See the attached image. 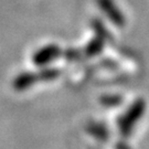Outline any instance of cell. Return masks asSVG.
Listing matches in <instances>:
<instances>
[{
	"mask_svg": "<svg viewBox=\"0 0 149 149\" xmlns=\"http://www.w3.org/2000/svg\"><path fill=\"white\" fill-rule=\"evenodd\" d=\"M143 113V105L141 104H136L135 106L129 111L128 115L122 120L120 124V129H122L123 135H129L130 130L133 129L135 123L137 122Z\"/></svg>",
	"mask_w": 149,
	"mask_h": 149,
	"instance_id": "1",
	"label": "cell"
}]
</instances>
